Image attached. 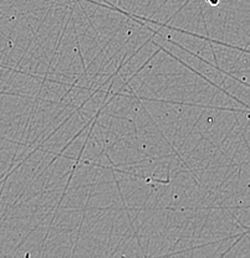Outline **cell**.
<instances>
[{
  "label": "cell",
  "mask_w": 250,
  "mask_h": 258,
  "mask_svg": "<svg viewBox=\"0 0 250 258\" xmlns=\"http://www.w3.org/2000/svg\"><path fill=\"white\" fill-rule=\"evenodd\" d=\"M209 3H212V4L213 5H216V4H218V0H208Z\"/></svg>",
  "instance_id": "obj_1"
}]
</instances>
